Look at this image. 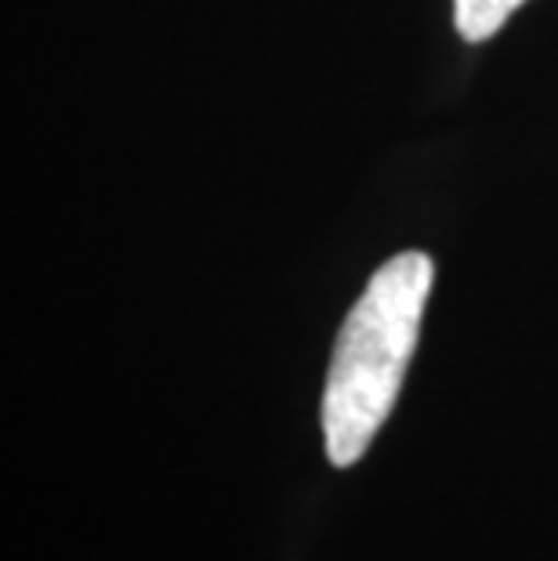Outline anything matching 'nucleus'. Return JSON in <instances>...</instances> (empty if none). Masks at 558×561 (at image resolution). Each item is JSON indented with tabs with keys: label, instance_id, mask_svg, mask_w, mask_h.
<instances>
[{
	"label": "nucleus",
	"instance_id": "nucleus-1",
	"mask_svg": "<svg viewBox=\"0 0 558 561\" xmlns=\"http://www.w3.org/2000/svg\"><path fill=\"white\" fill-rule=\"evenodd\" d=\"M435 265L421 250L374 272L338 333L323 388V442L334 468H352L388 421L421 337Z\"/></svg>",
	"mask_w": 558,
	"mask_h": 561
},
{
	"label": "nucleus",
	"instance_id": "nucleus-2",
	"mask_svg": "<svg viewBox=\"0 0 558 561\" xmlns=\"http://www.w3.org/2000/svg\"><path fill=\"white\" fill-rule=\"evenodd\" d=\"M526 4V0H454V22L457 33L468 44H482L508 26V19Z\"/></svg>",
	"mask_w": 558,
	"mask_h": 561
}]
</instances>
